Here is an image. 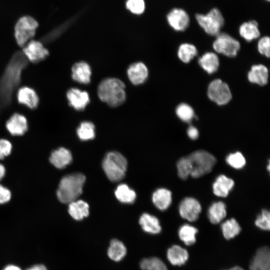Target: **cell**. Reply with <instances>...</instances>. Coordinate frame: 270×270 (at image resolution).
Listing matches in <instances>:
<instances>
[{
	"label": "cell",
	"instance_id": "cell-35",
	"mask_svg": "<svg viewBox=\"0 0 270 270\" xmlns=\"http://www.w3.org/2000/svg\"><path fill=\"white\" fill-rule=\"evenodd\" d=\"M176 166L178 176L182 180H186L192 171V163L188 156L180 158L177 162Z\"/></svg>",
	"mask_w": 270,
	"mask_h": 270
},
{
	"label": "cell",
	"instance_id": "cell-15",
	"mask_svg": "<svg viewBox=\"0 0 270 270\" xmlns=\"http://www.w3.org/2000/svg\"><path fill=\"white\" fill-rule=\"evenodd\" d=\"M250 270H270V250L268 246L259 248L250 261Z\"/></svg>",
	"mask_w": 270,
	"mask_h": 270
},
{
	"label": "cell",
	"instance_id": "cell-41",
	"mask_svg": "<svg viewBox=\"0 0 270 270\" xmlns=\"http://www.w3.org/2000/svg\"><path fill=\"white\" fill-rule=\"evenodd\" d=\"M12 145L10 141L6 139H0V160L8 156L12 151Z\"/></svg>",
	"mask_w": 270,
	"mask_h": 270
},
{
	"label": "cell",
	"instance_id": "cell-14",
	"mask_svg": "<svg viewBox=\"0 0 270 270\" xmlns=\"http://www.w3.org/2000/svg\"><path fill=\"white\" fill-rule=\"evenodd\" d=\"M66 96L70 106L77 110H84L90 102L88 93L77 88L69 89Z\"/></svg>",
	"mask_w": 270,
	"mask_h": 270
},
{
	"label": "cell",
	"instance_id": "cell-36",
	"mask_svg": "<svg viewBox=\"0 0 270 270\" xmlns=\"http://www.w3.org/2000/svg\"><path fill=\"white\" fill-rule=\"evenodd\" d=\"M176 112L178 118L184 122H190L194 118V110L190 105L185 103L178 104Z\"/></svg>",
	"mask_w": 270,
	"mask_h": 270
},
{
	"label": "cell",
	"instance_id": "cell-46",
	"mask_svg": "<svg viewBox=\"0 0 270 270\" xmlns=\"http://www.w3.org/2000/svg\"><path fill=\"white\" fill-rule=\"evenodd\" d=\"M6 173V169L4 166L0 164V180L4 178Z\"/></svg>",
	"mask_w": 270,
	"mask_h": 270
},
{
	"label": "cell",
	"instance_id": "cell-7",
	"mask_svg": "<svg viewBox=\"0 0 270 270\" xmlns=\"http://www.w3.org/2000/svg\"><path fill=\"white\" fill-rule=\"evenodd\" d=\"M207 94L211 100L220 106L227 104L232 98L228 86L220 79H216L210 82Z\"/></svg>",
	"mask_w": 270,
	"mask_h": 270
},
{
	"label": "cell",
	"instance_id": "cell-3",
	"mask_svg": "<svg viewBox=\"0 0 270 270\" xmlns=\"http://www.w3.org/2000/svg\"><path fill=\"white\" fill-rule=\"evenodd\" d=\"M102 166L108 178L112 182H117L125 176L127 160L120 152H110L104 158Z\"/></svg>",
	"mask_w": 270,
	"mask_h": 270
},
{
	"label": "cell",
	"instance_id": "cell-2",
	"mask_svg": "<svg viewBox=\"0 0 270 270\" xmlns=\"http://www.w3.org/2000/svg\"><path fill=\"white\" fill-rule=\"evenodd\" d=\"M85 180V176L81 173L70 174L62 178L56 191L58 200L64 204L76 200L82 192Z\"/></svg>",
	"mask_w": 270,
	"mask_h": 270
},
{
	"label": "cell",
	"instance_id": "cell-33",
	"mask_svg": "<svg viewBox=\"0 0 270 270\" xmlns=\"http://www.w3.org/2000/svg\"><path fill=\"white\" fill-rule=\"evenodd\" d=\"M140 266L142 270H168L165 264L156 257L143 258Z\"/></svg>",
	"mask_w": 270,
	"mask_h": 270
},
{
	"label": "cell",
	"instance_id": "cell-21",
	"mask_svg": "<svg viewBox=\"0 0 270 270\" xmlns=\"http://www.w3.org/2000/svg\"><path fill=\"white\" fill-rule=\"evenodd\" d=\"M248 78L252 83L261 86L266 85L268 79V68L261 64L252 66L248 72Z\"/></svg>",
	"mask_w": 270,
	"mask_h": 270
},
{
	"label": "cell",
	"instance_id": "cell-8",
	"mask_svg": "<svg viewBox=\"0 0 270 270\" xmlns=\"http://www.w3.org/2000/svg\"><path fill=\"white\" fill-rule=\"evenodd\" d=\"M238 40L226 33H220L213 42L212 47L218 53L228 57H234L240 49Z\"/></svg>",
	"mask_w": 270,
	"mask_h": 270
},
{
	"label": "cell",
	"instance_id": "cell-13",
	"mask_svg": "<svg viewBox=\"0 0 270 270\" xmlns=\"http://www.w3.org/2000/svg\"><path fill=\"white\" fill-rule=\"evenodd\" d=\"M6 127L12 136H22L28 129L26 117L20 113H14L7 120Z\"/></svg>",
	"mask_w": 270,
	"mask_h": 270
},
{
	"label": "cell",
	"instance_id": "cell-24",
	"mask_svg": "<svg viewBox=\"0 0 270 270\" xmlns=\"http://www.w3.org/2000/svg\"><path fill=\"white\" fill-rule=\"evenodd\" d=\"M68 212L74 220H80L89 214V206L82 200H76L69 204Z\"/></svg>",
	"mask_w": 270,
	"mask_h": 270
},
{
	"label": "cell",
	"instance_id": "cell-47",
	"mask_svg": "<svg viewBox=\"0 0 270 270\" xmlns=\"http://www.w3.org/2000/svg\"><path fill=\"white\" fill-rule=\"evenodd\" d=\"M244 270L242 268L239 266H234L228 270Z\"/></svg>",
	"mask_w": 270,
	"mask_h": 270
},
{
	"label": "cell",
	"instance_id": "cell-17",
	"mask_svg": "<svg viewBox=\"0 0 270 270\" xmlns=\"http://www.w3.org/2000/svg\"><path fill=\"white\" fill-rule=\"evenodd\" d=\"M166 257L172 265L181 266L186 263L189 254L186 249L179 245L174 244L168 250Z\"/></svg>",
	"mask_w": 270,
	"mask_h": 270
},
{
	"label": "cell",
	"instance_id": "cell-30",
	"mask_svg": "<svg viewBox=\"0 0 270 270\" xmlns=\"http://www.w3.org/2000/svg\"><path fill=\"white\" fill-rule=\"evenodd\" d=\"M116 198L120 202L131 204L134 202L136 198L135 192L124 184H119L115 192Z\"/></svg>",
	"mask_w": 270,
	"mask_h": 270
},
{
	"label": "cell",
	"instance_id": "cell-27",
	"mask_svg": "<svg viewBox=\"0 0 270 270\" xmlns=\"http://www.w3.org/2000/svg\"><path fill=\"white\" fill-rule=\"evenodd\" d=\"M108 256L113 261L118 262L122 260L126 254V248L124 243L118 239L110 242L107 251Z\"/></svg>",
	"mask_w": 270,
	"mask_h": 270
},
{
	"label": "cell",
	"instance_id": "cell-25",
	"mask_svg": "<svg viewBox=\"0 0 270 270\" xmlns=\"http://www.w3.org/2000/svg\"><path fill=\"white\" fill-rule=\"evenodd\" d=\"M226 216V206L220 201L212 203L208 211V217L210 222L214 224L220 222Z\"/></svg>",
	"mask_w": 270,
	"mask_h": 270
},
{
	"label": "cell",
	"instance_id": "cell-22",
	"mask_svg": "<svg viewBox=\"0 0 270 270\" xmlns=\"http://www.w3.org/2000/svg\"><path fill=\"white\" fill-rule=\"evenodd\" d=\"M139 224L146 232L156 234L160 232L162 228L158 218L150 214L144 213L140 217Z\"/></svg>",
	"mask_w": 270,
	"mask_h": 270
},
{
	"label": "cell",
	"instance_id": "cell-19",
	"mask_svg": "<svg viewBox=\"0 0 270 270\" xmlns=\"http://www.w3.org/2000/svg\"><path fill=\"white\" fill-rule=\"evenodd\" d=\"M50 161L56 168L62 169L72 162V155L68 150L61 147L52 152Z\"/></svg>",
	"mask_w": 270,
	"mask_h": 270
},
{
	"label": "cell",
	"instance_id": "cell-34",
	"mask_svg": "<svg viewBox=\"0 0 270 270\" xmlns=\"http://www.w3.org/2000/svg\"><path fill=\"white\" fill-rule=\"evenodd\" d=\"M77 134L82 140H88L95 136L94 126L90 122H82L76 130Z\"/></svg>",
	"mask_w": 270,
	"mask_h": 270
},
{
	"label": "cell",
	"instance_id": "cell-37",
	"mask_svg": "<svg viewBox=\"0 0 270 270\" xmlns=\"http://www.w3.org/2000/svg\"><path fill=\"white\" fill-rule=\"evenodd\" d=\"M226 162L236 169H240L246 164V161L242 154L238 152L229 154L226 158Z\"/></svg>",
	"mask_w": 270,
	"mask_h": 270
},
{
	"label": "cell",
	"instance_id": "cell-31",
	"mask_svg": "<svg viewBox=\"0 0 270 270\" xmlns=\"http://www.w3.org/2000/svg\"><path fill=\"white\" fill-rule=\"evenodd\" d=\"M221 229L224 237L227 240L234 238L241 231L239 224L234 218L224 222L221 225Z\"/></svg>",
	"mask_w": 270,
	"mask_h": 270
},
{
	"label": "cell",
	"instance_id": "cell-42",
	"mask_svg": "<svg viewBox=\"0 0 270 270\" xmlns=\"http://www.w3.org/2000/svg\"><path fill=\"white\" fill-rule=\"evenodd\" d=\"M11 198V193L8 189L0 184V204L8 202Z\"/></svg>",
	"mask_w": 270,
	"mask_h": 270
},
{
	"label": "cell",
	"instance_id": "cell-39",
	"mask_svg": "<svg viewBox=\"0 0 270 270\" xmlns=\"http://www.w3.org/2000/svg\"><path fill=\"white\" fill-rule=\"evenodd\" d=\"M126 7L134 14H141L145 10L144 0H126Z\"/></svg>",
	"mask_w": 270,
	"mask_h": 270
},
{
	"label": "cell",
	"instance_id": "cell-48",
	"mask_svg": "<svg viewBox=\"0 0 270 270\" xmlns=\"http://www.w3.org/2000/svg\"><path fill=\"white\" fill-rule=\"evenodd\" d=\"M270 164H268V171L270 170Z\"/></svg>",
	"mask_w": 270,
	"mask_h": 270
},
{
	"label": "cell",
	"instance_id": "cell-45",
	"mask_svg": "<svg viewBox=\"0 0 270 270\" xmlns=\"http://www.w3.org/2000/svg\"><path fill=\"white\" fill-rule=\"evenodd\" d=\"M2 270H22L20 267L14 264H9L6 266Z\"/></svg>",
	"mask_w": 270,
	"mask_h": 270
},
{
	"label": "cell",
	"instance_id": "cell-32",
	"mask_svg": "<svg viewBox=\"0 0 270 270\" xmlns=\"http://www.w3.org/2000/svg\"><path fill=\"white\" fill-rule=\"evenodd\" d=\"M198 54L196 47L190 44L184 43L180 45L178 56L181 61L188 63Z\"/></svg>",
	"mask_w": 270,
	"mask_h": 270
},
{
	"label": "cell",
	"instance_id": "cell-16",
	"mask_svg": "<svg viewBox=\"0 0 270 270\" xmlns=\"http://www.w3.org/2000/svg\"><path fill=\"white\" fill-rule=\"evenodd\" d=\"M128 76L130 82L135 85L144 82L148 76V70L146 65L141 62L130 64L127 70Z\"/></svg>",
	"mask_w": 270,
	"mask_h": 270
},
{
	"label": "cell",
	"instance_id": "cell-5",
	"mask_svg": "<svg viewBox=\"0 0 270 270\" xmlns=\"http://www.w3.org/2000/svg\"><path fill=\"white\" fill-rule=\"evenodd\" d=\"M38 24L32 17L24 16L20 18L14 26V36L18 46L22 48L33 38Z\"/></svg>",
	"mask_w": 270,
	"mask_h": 270
},
{
	"label": "cell",
	"instance_id": "cell-49",
	"mask_svg": "<svg viewBox=\"0 0 270 270\" xmlns=\"http://www.w3.org/2000/svg\"><path fill=\"white\" fill-rule=\"evenodd\" d=\"M266 0L270 1V0Z\"/></svg>",
	"mask_w": 270,
	"mask_h": 270
},
{
	"label": "cell",
	"instance_id": "cell-43",
	"mask_svg": "<svg viewBox=\"0 0 270 270\" xmlns=\"http://www.w3.org/2000/svg\"><path fill=\"white\" fill-rule=\"evenodd\" d=\"M187 134L188 137L193 140H196L198 138L199 133L198 129L192 126H190L187 130Z\"/></svg>",
	"mask_w": 270,
	"mask_h": 270
},
{
	"label": "cell",
	"instance_id": "cell-12",
	"mask_svg": "<svg viewBox=\"0 0 270 270\" xmlns=\"http://www.w3.org/2000/svg\"><path fill=\"white\" fill-rule=\"evenodd\" d=\"M166 18L169 25L176 31L184 30L190 24L188 14L182 8H173L168 13Z\"/></svg>",
	"mask_w": 270,
	"mask_h": 270
},
{
	"label": "cell",
	"instance_id": "cell-38",
	"mask_svg": "<svg viewBox=\"0 0 270 270\" xmlns=\"http://www.w3.org/2000/svg\"><path fill=\"white\" fill-rule=\"evenodd\" d=\"M255 225L260 229L264 230H270V214L268 210L264 209L258 216L255 220Z\"/></svg>",
	"mask_w": 270,
	"mask_h": 270
},
{
	"label": "cell",
	"instance_id": "cell-28",
	"mask_svg": "<svg viewBox=\"0 0 270 270\" xmlns=\"http://www.w3.org/2000/svg\"><path fill=\"white\" fill-rule=\"evenodd\" d=\"M240 36L248 42H251L260 36L258 22L254 20L244 22L239 28Z\"/></svg>",
	"mask_w": 270,
	"mask_h": 270
},
{
	"label": "cell",
	"instance_id": "cell-18",
	"mask_svg": "<svg viewBox=\"0 0 270 270\" xmlns=\"http://www.w3.org/2000/svg\"><path fill=\"white\" fill-rule=\"evenodd\" d=\"M92 74L90 66L84 62L75 63L72 68V77L76 82L87 84L90 81Z\"/></svg>",
	"mask_w": 270,
	"mask_h": 270
},
{
	"label": "cell",
	"instance_id": "cell-1",
	"mask_svg": "<svg viewBox=\"0 0 270 270\" xmlns=\"http://www.w3.org/2000/svg\"><path fill=\"white\" fill-rule=\"evenodd\" d=\"M125 84L116 78L103 80L98 86V94L100 100L112 107L121 105L126 100Z\"/></svg>",
	"mask_w": 270,
	"mask_h": 270
},
{
	"label": "cell",
	"instance_id": "cell-23",
	"mask_svg": "<svg viewBox=\"0 0 270 270\" xmlns=\"http://www.w3.org/2000/svg\"><path fill=\"white\" fill-rule=\"evenodd\" d=\"M152 200L158 208L161 210H166L172 203V192L166 188H158L153 193Z\"/></svg>",
	"mask_w": 270,
	"mask_h": 270
},
{
	"label": "cell",
	"instance_id": "cell-40",
	"mask_svg": "<svg viewBox=\"0 0 270 270\" xmlns=\"http://www.w3.org/2000/svg\"><path fill=\"white\" fill-rule=\"evenodd\" d=\"M258 49L259 52L269 58L270 56V40L267 36L262 38L258 40Z\"/></svg>",
	"mask_w": 270,
	"mask_h": 270
},
{
	"label": "cell",
	"instance_id": "cell-20",
	"mask_svg": "<svg viewBox=\"0 0 270 270\" xmlns=\"http://www.w3.org/2000/svg\"><path fill=\"white\" fill-rule=\"evenodd\" d=\"M234 184V181L224 174L216 178L212 185L214 194L220 197H226Z\"/></svg>",
	"mask_w": 270,
	"mask_h": 270
},
{
	"label": "cell",
	"instance_id": "cell-4",
	"mask_svg": "<svg viewBox=\"0 0 270 270\" xmlns=\"http://www.w3.org/2000/svg\"><path fill=\"white\" fill-rule=\"evenodd\" d=\"M188 157L192 165L190 176L194 178H198L210 172L216 162L213 155L204 150H196Z\"/></svg>",
	"mask_w": 270,
	"mask_h": 270
},
{
	"label": "cell",
	"instance_id": "cell-44",
	"mask_svg": "<svg viewBox=\"0 0 270 270\" xmlns=\"http://www.w3.org/2000/svg\"><path fill=\"white\" fill-rule=\"evenodd\" d=\"M26 270H47L46 267L42 264H36Z\"/></svg>",
	"mask_w": 270,
	"mask_h": 270
},
{
	"label": "cell",
	"instance_id": "cell-10",
	"mask_svg": "<svg viewBox=\"0 0 270 270\" xmlns=\"http://www.w3.org/2000/svg\"><path fill=\"white\" fill-rule=\"evenodd\" d=\"M180 216L188 222L196 221L202 211L199 202L194 198L186 197L180 202L178 207Z\"/></svg>",
	"mask_w": 270,
	"mask_h": 270
},
{
	"label": "cell",
	"instance_id": "cell-9",
	"mask_svg": "<svg viewBox=\"0 0 270 270\" xmlns=\"http://www.w3.org/2000/svg\"><path fill=\"white\" fill-rule=\"evenodd\" d=\"M22 52L28 60L34 64L42 62L50 55L48 50L42 43L35 40H30L22 48Z\"/></svg>",
	"mask_w": 270,
	"mask_h": 270
},
{
	"label": "cell",
	"instance_id": "cell-26",
	"mask_svg": "<svg viewBox=\"0 0 270 270\" xmlns=\"http://www.w3.org/2000/svg\"><path fill=\"white\" fill-rule=\"evenodd\" d=\"M200 66L208 74L217 71L219 66V59L214 52H208L204 54L198 60Z\"/></svg>",
	"mask_w": 270,
	"mask_h": 270
},
{
	"label": "cell",
	"instance_id": "cell-6",
	"mask_svg": "<svg viewBox=\"0 0 270 270\" xmlns=\"http://www.w3.org/2000/svg\"><path fill=\"white\" fill-rule=\"evenodd\" d=\"M196 18L206 32L213 36L220 33L224 22L222 13L216 8L212 9L206 14H196Z\"/></svg>",
	"mask_w": 270,
	"mask_h": 270
},
{
	"label": "cell",
	"instance_id": "cell-11",
	"mask_svg": "<svg viewBox=\"0 0 270 270\" xmlns=\"http://www.w3.org/2000/svg\"><path fill=\"white\" fill-rule=\"evenodd\" d=\"M18 102L28 109L36 108L40 103V98L36 90L32 88L24 86L20 88L16 94Z\"/></svg>",
	"mask_w": 270,
	"mask_h": 270
},
{
	"label": "cell",
	"instance_id": "cell-29",
	"mask_svg": "<svg viewBox=\"0 0 270 270\" xmlns=\"http://www.w3.org/2000/svg\"><path fill=\"white\" fill-rule=\"evenodd\" d=\"M198 232V230L195 227L188 224H184L179 228L178 236L186 245L189 246L196 242Z\"/></svg>",
	"mask_w": 270,
	"mask_h": 270
}]
</instances>
